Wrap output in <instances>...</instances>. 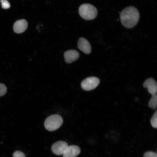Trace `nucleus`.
<instances>
[{"label":"nucleus","mask_w":157,"mask_h":157,"mask_svg":"<svg viewBox=\"0 0 157 157\" xmlns=\"http://www.w3.org/2000/svg\"><path fill=\"white\" fill-rule=\"evenodd\" d=\"M139 12L136 8L130 6L124 9L120 13V19L123 25L127 28H131L138 23L140 18Z\"/></svg>","instance_id":"1"},{"label":"nucleus","mask_w":157,"mask_h":157,"mask_svg":"<svg viewBox=\"0 0 157 157\" xmlns=\"http://www.w3.org/2000/svg\"><path fill=\"white\" fill-rule=\"evenodd\" d=\"M78 12L83 18L86 20H91L96 18L98 12L94 6L90 4L85 3L80 6Z\"/></svg>","instance_id":"2"},{"label":"nucleus","mask_w":157,"mask_h":157,"mask_svg":"<svg viewBox=\"0 0 157 157\" xmlns=\"http://www.w3.org/2000/svg\"><path fill=\"white\" fill-rule=\"evenodd\" d=\"M63 122L62 117L58 114H53L48 117L44 122L46 129L49 131H55L62 125Z\"/></svg>","instance_id":"3"},{"label":"nucleus","mask_w":157,"mask_h":157,"mask_svg":"<svg viewBox=\"0 0 157 157\" xmlns=\"http://www.w3.org/2000/svg\"><path fill=\"white\" fill-rule=\"evenodd\" d=\"M100 80L97 77L92 76L87 78L83 80L81 83V87L85 91L92 90L98 85Z\"/></svg>","instance_id":"4"},{"label":"nucleus","mask_w":157,"mask_h":157,"mask_svg":"<svg viewBox=\"0 0 157 157\" xmlns=\"http://www.w3.org/2000/svg\"><path fill=\"white\" fill-rule=\"evenodd\" d=\"M67 143L64 141H59L54 143L51 147L52 152L57 155H61L64 153L68 147Z\"/></svg>","instance_id":"5"},{"label":"nucleus","mask_w":157,"mask_h":157,"mask_svg":"<svg viewBox=\"0 0 157 157\" xmlns=\"http://www.w3.org/2000/svg\"><path fill=\"white\" fill-rule=\"evenodd\" d=\"M144 88L147 87L149 92L154 95L156 94L157 92V83L155 80L151 78L146 80L143 83Z\"/></svg>","instance_id":"6"},{"label":"nucleus","mask_w":157,"mask_h":157,"mask_svg":"<svg viewBox=\"0 0 157 157\" xmlns=\"http://www.w3.org/2000/svg\"><path fill=\"white\" fill-rule=\"evenodd\" d=\"M78 49L85 53L89 54L91 51V47L89 42L86 39L81 38L77 43Z\"/></svg>","instance_id":"7"},{"label":"nucleus","mask_w":157,"mask_h":157,"mask_svg":"<svg viewBox=\"0 0 157 157\" xmlns=\"http://www.w3.org/2000/svg\"><path fill=\"white\" fill-rule=\"evenodd\" d=\"M79 56V53L75 50L72 49L67 51L64 54L65 61L67 63H71L76 60Z\"/></svg>","instance_id":"8"},{"label":"nucleus","mask_w":157,"mask_h":157,"mask_svg":"<svg viewBox=\"0 0 157 157\" xmlns=\"http://www.w3.org/2000/svg\"><path fill=\"white\" fill-rule=\"evenodd\" d=\"M79 147L77 146L72 145L68 146L63 154V157H75L80 153Z\"/></svg>","instance_id":"9"},{"label":"nucleus","mask_w":157,"mask_h":157,"mask_svg":"<svg viewBox=\"0 0 157 157\" xmlns=\"http://www.w3.org/2000/svg\"><path fill=\"white\" fill-rule=\"evenodd\" d=\"M28 26V23L24 19L19 20L16 21L13 25V30L15 32L19 33L24 31Z\"/></svg>","instance_id":"10"},{"label":"nucleus","mask_w":157,"mask_h":157,"mask_svg":"<svg viewBox=\"0 0 157 157\" xmlns=\"http://www.w3.org/2000/svg\"><path fill=\"white\" fill-rule=\"evenodd\" d=\"M149 106L152 108L155 109L157 106V95L155 94L152 96L148 103Z\"/></svg>","instance_id":"11"},{"label":"nucleus","mask_w":157,"mask_h":157,"mask_svg":"<svg viewBox=\"0 0 157 157\" xmlns=\"http://www.w3.org/2000/svg\"><path fill=\"white\" fill-rule=\"evenodd\" d=\"M157 111L154 113L151 119V123L152 126L154 128H157Z\"/></svg>","instance_id":"12"},{"label":"nucleus","mask_w":157,"mask_h":157,"mask_svg":"<svg viewBox=\"0 0 157 157\" xmlns=\"http://www.w3.org/2000/svg\"><path fill=\"white\" fill-rule=\"evenodd\" d=\"M7 90V88L5 85L0 83V97L5 95L6 92Z\"/></svg>","instance_id":"13"},{"label":"nucleus","mask_w":157,"mask_h":157,"mask_svg":"<svg viewBox=\"0 0 157 157\" xmlns=\"http://www.w3.org/2000/svg\"><path fill=\"white\" fill-rule=\"evenodd\" d=\"M0 2L3 8L7 9L10 7V3L7 0H0Z\"/></svg>","instance_id":"14"},{"label":"nucleus","mask_w":157,"mask_h":157,"mask_svg":"<svg viewBox=\"0 0 157 157\" xmlns=\"http://www.w3.org/2000/svg\"><path fill=\"white\" fill-rule=\"evenodd\" d=\"M13 157H26L22 152L19 151H15L13 154Z\"/></svg>","instance_id":"15"},{"label":"nucleus","mask_w":157,"mask_h":157,"mask_svg":"<svg viewBox=\"0 0 157 157\" xmlns=\"http://www.w3.org/2000/svg\"><path fill=\"white\" fill-rule=\"evenodd\" d=\"M143 156L144 157H157V155L155 152L149 151L145 153Z\"/></svg>","instance_id":"16"}]
</instances>
